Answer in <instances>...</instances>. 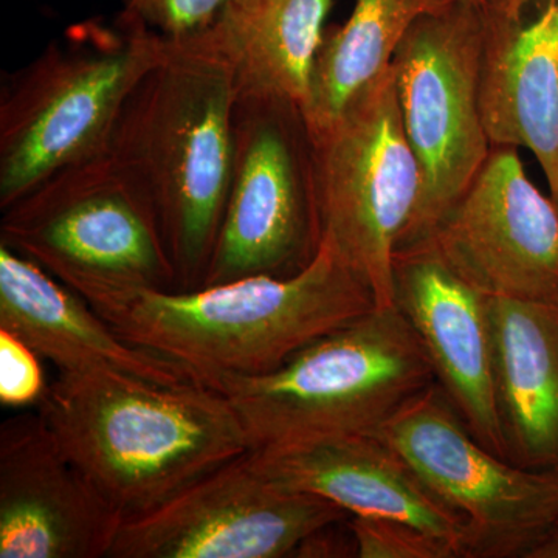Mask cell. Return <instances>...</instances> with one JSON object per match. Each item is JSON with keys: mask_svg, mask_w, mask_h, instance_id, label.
<instances>
[{"mask_svg": "<svg viewBox=\"0 0 558 558\" xmlns=\"http://www.w3.org/2000/svg\"><path fill=\"white\" fill-rule=\"evenodd\" d=\"M40 417L70 461L124 520L253 450L229 398L116 371L60 373Z\"/></svg>", "mask_w": 558, "mask_h": 558, "instance_id": "2", "label": "cell"}, {"mask_svg": "<svg viewBox=\"0 0 558 558\" xmlns=\"http://www.w3.org/2000/svg\"><path fill=\"white\" fill-rule=\"evenodd\" d=\"M524 558H558V524L537 539Z\"/></svg>", "mask_w": 558, "mask_h": 558, "instance_id": "24", "label": "cell"}, {"mask_svg": "<svg viewBox=\"0 0 558 558\" xmlns=\"http://www.w3.org/2000/svg\"><path fill=\"white\" fill-rule=\"evenodd\" d=\"M39 355L9 330L0 329V403L3 407L35 405L46 396Z\"/></svg>", "mask_w": 558, "mask_h": 558, "instance_id": "23", "label": "cell"}, {"mask_svg": "<svg viewBox=\"0 0 558 558\" xmlns=\"http://www.w3.org/2000/svg\"><path fill=\"white\" fill-rule=\"evenodd\" d=\"M374 435L465 521L468 557H524L558 524V472L521 468L488 450L436 381Z\"/></svg>", "mask_w": 558, "mask_h": 558, "instance_id": "10", "label": "cell"}, {"mask_svg": "<svg viewBox=\"0 0 558 558\" xmlns=\"http://www.w3.org/2000/svg\"><path fill=\"white\" fill-rule=\"evenodd\" d=\"M461 3H468V5L476 7L481 10H495L501 9L509 3V0H458Z\"/></svg>", "mask_w": 558, "mask_h": 558, "instance_id": "25", "label": "cell"}, {"mask_svg": "<svg viewBox=\"0 0 558 558\" xmlns=\"http://www.w3.org/2000/svg\"><path fill=\"white\" fill-rule=\"evenodd\" d=\"M333 2L260 0L242 17L226 46L238 95L281 98L303 110Z\"/></svg>", "mask_w": 558, "mask_h": 558, "instance_id": "20", "label": "cell"}, {"mask_svg": "<svg viewBox=\"0 0 558 558\" xmlns=\"http://www.w3.org/2000/svg\"><path fill=\"white\" fill-rule=\"evenodd\" d=\"M480 105L492 148L531 150L558 207V0L486 10Z\"/></svg>", "mask_w": 558, "mask_h": 558, "instance_id": "16", "label": "cell"}, {"mask_svg": "<svg viewBox=\"0 0 558 558\" xmlns=\"http://www.w3.org/2000/svg\"><path fill=\"white\" fill-rule=\"evenodd\" d=\"M236 97L226 51L168 47L128 98L110 138V153L153 201L175 290L199 289L215 253L233 171Z\"/></svg>", "mask_w": 558, "mask_h": 558, "instance_id": "3", "label": "cell"}, {"mask_svg": "<svg viewBox=\"0 0 558 558\" xmlns=\"http://www.w3.org/2000/svg\"><path fill=\"white\" fill-rule=\"evenodd\" d=\"M458 0H355L351 16L325 35L303 108L310 134L325 130L349 100L391 68L414 22Z\"/></svg>", "mask_w": 558, "mask_h": 558, "instance_id": "19", "label": "cell"}, {"mask_svg": "<svg viewBox=\"0 0 558 558\" xmlns=\"http://www.w3.org/2000/svg\"><path fill=\"white\" fill-rule=\"evenodd\" d=\"M486 10L457 2L414 22L391 68L403 128L422 174L421 199L396 253L417 247L490 154L480 105Z\"/></svg>", "mask_w": 558, "mask_h": 558, "instance_id": "8", "label": "cell"}, {"mask_svg": "<svg viewBox=\"0 0 558 558\" xmlns=\"http://www.w3.org/2000/svg\"><path fill=\"white\" fill-rule=\"evenodd\" d=\"M279 486L339 506L348 515L402 521L468 557L465 521L447 508L377 435L337 436L250 451Z\"/></svg>", "mask_w": 558, "mask_h": 558, "instance_id": "15", "label": "cell"}, {"mask_svg": "<svg viewBox=\"0 0 558 558\" xmlns=\"http://www.w3.org/2000/svg\"><path fill=\"white\" fill-rule=\"evenodd\" d=\"M0 329L14 333L60 373L116 371L159 384H205L179 363L124 340L73 290L2 244Z\"/></svg>", "mask_w": 558, "mask_h": 558, "instance_id": "17", "label": "cell"}, {"mask_svg": "<svg viewBox=\"0 0 558 558\" xmlns=\"http://www.w3.org/2000/svg\"><path fill=\"white\" fill-rule=\"evenodd\" d=\"M2 213L0 244L92 307L178 289L153 201L110 150L54 172Z\"/></svg>", "mask_w": 558, "mask_h": 558, "instance_id": "6", "label": "cell"}, {"mask_svg": "<svg viewBox=\"0 0 558 558\" xmlns=\"http://www.w3.org/2000/svg\"><path fill=\"white\" fill-rule=\"evenodd\" d=\"M123 521L39 413L2 425L0 558L109 557Z\"/></svg>", "mask_w": 558, "mask_h": 558, "instance_id": "13", "label": "cell"}, {"mask_svg": "<svg viewBox=\"0 0 558 558\" xmlns=\"http://www.w3.org/2000/svg\"><path fill=\"white\" fill-rule=\"evenodd\" d=\"M167 53L163 40L119 13L72 25L9 73L0 92V208L109 150L128 98Z\"/></svg>", "mask_w": 558, "mask_h": 558, "instance_id": "4", "label": "cell"}, {"mask_svg": "<svg viewBox=\"0 0 558 558\" xmlns=\"http://www.w3.org/2000/svg\"><path fill=\"white\" fill-rule=\"evenodd\" d=\"M435 380L398 306L374 307L260 376L222 381L253 450L374 435Z\"/></svg>", "mask_w": 558, "mask_h": 558, "instance_id": "5", "label": "cell"}, {"mask_svg": "<svg viewBox=\"0 0 558 558\" xmlns=\"http://www.w3.org/2000/svg\"><path fill=\"white\" fill-rule=\"evenodd\" d=\"M322 236L368 284L377 307L396 306L395 255L421 199L422 174L389 68L310 134Z\"/></svg>", "mask_w": 558, "mask_h": 558, "instance_id": "7", "label": "cell"}, {"mask_svg": "<svg viewBox=\"0 0 558 558\" xmlns=\"http://www.w3.org/2000/svg\"><path fill=\"white\" fill-rule=\"evenodd\" d=\"M348 517L326 499L279 486L247 453L124 520L109 557H295L304 539Z\"/></svg>", "mask_w": 558, "mask_h": 558, "instance_id": "11", "label": "cell"}, {"mask_svg": "<svg viewBox=\"0 0 558 558\" xmlns=\"http://www.w3.org/2000/svg\"><path fill=\"white\" fill-rule=\"evenodd\" d=\"M531 0H509L508 5L505 7L506 13L510 14V16H517L521 11L526 9Z\"/></svg>", "mask_w": 558, "mask_h": 558, "instance_id": "26", "label": "cell"}, {"mask_svg": "<svg viewBox=\"0 0 558 558\" xmlns=\"http://www.w3.org/2000/svg\"><path fill=\"white\" fill-rule=\"evenodd\" d=\"M92 307V306H90ZM373 292L329 238L290 277H248L193 290H140L92 307L124 340L209 387L260 376L368 314Z\"/></svg>", "mask_w": 558, "mask_h": 558, "instance_id": "1", "label": "cell"}, {"mask_svg": "<svg viewBox=\"0 0 558 558\" xmlns=\"http://www.w3.org/2000/svg\"><path fill=\"white\" fill-rule=\"evenodd\" d=\"M260 0H120V14L154 33L168 47L215 46Z\"/></svg>", "mask_w": 558, "mask_h": 558, "instance_id": "21", "label": "cell"}, {"mask_svg": "<svg viewBox=\"0 0 558 558\" xmlns=\"http://www.w3.org/2000/svg\"><path fill=\"white\" fill-rule=\"evenodd\" d=\"M322 241L314 148L303 110L266 95H238L233 171L204 284L290 277Z\"/></svg>", "mask_w": 558, "mask_h": 558, "instance_id": "9", "label": "cell"}, {"mask_svg": "<svg viewBox=\"0 0 558 558\" xmlns=\"http://www.w3.org/2000/svg\"><path fill=\"white\" fill-rule=\"evenodd\" d=\"M395 303L427 352L436 384L470 433L505 457L495 405L490 296L424 244L396 253Z\"/></svg>", "mask_w": 558, "mask_h": 558, "instance_id": "14", "label": "cell"}, {"mask_svg": "<svg viewBox=\"0 0 558 558\" xmlns=\"http://www.w3.org/2000/svg\"><path fill=\"white\" fill-rule=\"evenodd\" d=\"M424 244L488 296L558 301V207L517 148H492Z\"/></svg>", "mask_w": 558, "mask_h": 558, "instance_id": "12", "label": "cell"}, {"mask_svg": "<svg viewBox=\"0 0 558 558\" xmlns=\"http://www.w3.org/2000/svg\"><path fill=\"white\" fill-rule=\"evenodd\" d=\"M347 526L360 558H457L449 546L402 521L349 515Z\"/></svg>", "mask_w": 558, "mask_h": 558, "instance_id": "22", "label": "cell"}, {"mask_svg": "<svg viewBox=\"0 0 558 558\" xmlns=\"http://www.w3.org/2000/svg\"><path fill=\"white\" fill-rule=\"evenodd\" d=\"M490 328L505 458L558 472V301L490 296Z\"/></svg>", "mask_w": 558, "mask_h": 558, "instance_id": "18", "label": "cell"}]
</instances>
